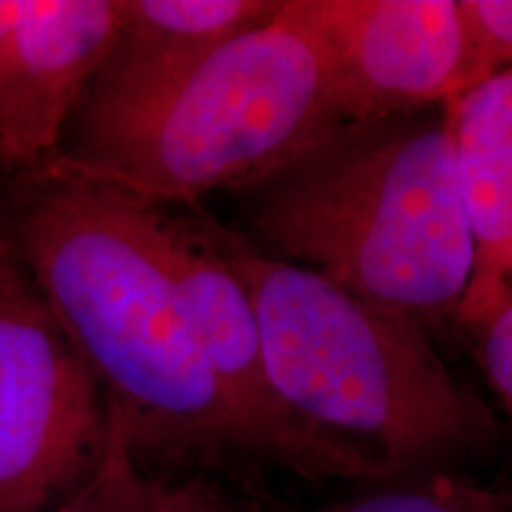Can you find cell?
Returning a JSON list of instances; mask_svg holds the SVG:
<instances>
[{"instance_id": "obj_14", "label": "cell", "mask_w": 512, "mask_h": 512, "mask_svg": "<svg viewBox=\"0 0 512 512\" xmlns=\"http://www.w3.org/2000/svg\"><path fill=\"white\" fill-rule=\"evenodd\" d=\"M482 332V361L491 387L512 415V304L498 311Z\"/></svg>"}, {"instance_id": "obj_2", "label": "cell", "mask_w": 512, "mask_h": 512, "mask_svg": "<svg viewBox=\"0 0 512 512\" xmlns=\"http://www.w3.org/2000/svg\"><path fill=\"white\" fill-rule=\"evenodd\" d=\"M235 195L256 247L422 328L456 318L475 254L448 102L339 121Z\"/></svg>"}, {"instance_id": "obj_13", "label": "cell", "mask_w": 512, "mask_h": 512, "mask_svg": "<svg viewBox=\"0 0 512 512\" xmlns=\"http://www.w3.org/2000/svg\"><path fill=\"white\" fill-rule=\"evenodd\" d=\"M458 12L470 60L467 91H472L512 67V0H458Z\"/></svg>"}, {"instance_id": "obj_15", "label": "cell", "mask_w": 512, "mask_h": 512, "mask_svg": "<svg viewBox=\"0 0 512 512\" xmlns=\"http://www.w3.org/2000/svg\"><path fill=\"white\" fill-rule=\"evenodd\" d=\"M145 512H256L245 505L230 503L207 484L185 482L176 486L150 484Z\"/></svg>"}, {"instance_id": "obj_9", "label": "cell", "mask_w": 512, "mask_h": 512, "mask_svg": "<svg viewBox=\"0 0 512 512\" xmlns=\"http://www.w3.org/2000/svg\"><path fill=\"white\" fill-rule=\"evenodd\" d=\"M448 107L475 254L456 320L479 330L512 304V67Z\"/></svg>"}, {"instance_id": "obj_12", "label": "cell", "mask_w": 512, "mask_h": 512, "mask_svg": "<svg viewBox=\"0 0 512 512\" xmlns=\"http://www.w3.org/2000/svg\"><path fill=\"white\" fill-rule=\"evenodd\" d=\"M328 512H512L508 498L441 475L384 484Z\"/></svg>"}, {"instance_id": "obj_11", "label": "cell", "mask_w": 512, "mask_h": 512, "mask_svg": "<svg viewBox=\"0 0 512 512\" xmlns=\"http://www.w3.org/2000/svg\"><path fill=\"white\" fill-rule=\"evenodd\" d=\"M110 408V432L105 451L86 482L67 503L53 512H145L150 482L140 477L133 463V441L126 420L117 408Z\"/></svg>"}, {"instance_id": "obj_7", "label": "cell", "mask_w": 512, "mask_h": 512, "mask_svg": "<svg viewBox=\"0 0 512 512\" xmlns=\"http://www.w3.org/2000/svg\"><path fill=\"white\" fill-rule=\"evenodd\" d=\"M323 50L344 121L446 105L467 91L458 0H285Z\"/></svg>"}, {"instance_id": "obj_10", "label": "cell", "mask_w": 512, "mask_h": 512, "mask_svg": "<svg viewBox=\"0 0 512 512\" xmlns=\"http://www.w3.org/2000/svg\"><path fill=\"white\" fill-rule=\"evenodd\" d=\"M280 0H121V24L83 100L150 86L278 12Z\"/></svg>"}, {"instance_id": "obj_4", "label": "cell", "mask_w": 512, "mask_h": 512, "mask_svg": "<svg viewBox=\"0 0 512 512\" xmlns=\"http://www.w3.org/2000/svg\"><path fill=\"white\" fill-rule=\"evenodd\" d=\"M202 226L252 299L275 392L313 430L370 453L392 475L479 437L482 411L420 323L221 223Z\"/></svg>"}, {"instance_id": "obj_1", "label": "cell", "mask_w": 512, "mask_h": 512, "mask_svg": "<svg viewBox=\"0 0 512 512\" xmlns=\"http://www.w3.org/2000/svg\"><path fill=\"white\" fill-rule=\"evenodd\" d=\"M5 233L133 446L240 448L178 280L166 214L112 185L19 176Z\"/></svg>"}, {"instance_id": "obj_6", "label": "cell", "mask_w": 512, "mask_h": 512, "mask_svg": "<svg viewBox=\"0 0 512 512\" xmlns=\"http://www.w3.org/2000/svg\"><path fill=\"white\" fill-rule=\"evenodd\" d=\"M169 245L216 387L242 451L313 477L387 479L375 456L313 430L275 392L252 299L209 240L202 219L169 216Z\"/></svg>"}, {"instance_id": "obj_8", "label": "cell", "mask_w": 512, "mask_h": 512, "mask_svg": "<svg viewBox=\"0 0 512 512\" xmlns=\"http://www.w3.org/2000/svg\"><path fill=\"white\" fill-rule=\"evenodd\" d=\"M119 24L121 0H0V169L53 162Z\"/></svg>"}, {"instance_id": "obj_3", "label": "cell", "mask_w": 512, "mask_h": 512, "mask_svg": "<svg viewBox=\"0 0 512 512\" xmlns=\"http://www.w3.org/2000/svg\"><path fill=\"white\" fill-rule=\"evenodd\" d=\"M339 121L323 50L280 0L271 19L164 79L81 100L34 174L112 185L150 207L195 202L245 190Z\"/></svg>"}, {"instance_id": "obj_5", "label": "cell", "mask_w": 512, "mask_h": 512, "mask_svg": "<svg viewBox=\"0 0 512 512\" xmlns=\"http://www.w3.org/2000/svg\"><path fill=\"white\" fill-rule=\"evenodd\" d=\"M102 384L0 228V512H46L105 451Z\"/></svg>"}]
</instances>
